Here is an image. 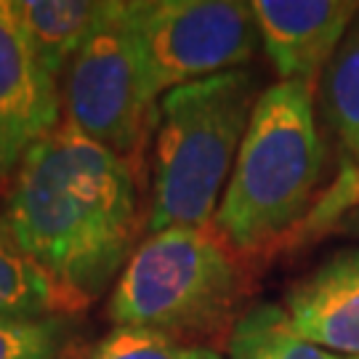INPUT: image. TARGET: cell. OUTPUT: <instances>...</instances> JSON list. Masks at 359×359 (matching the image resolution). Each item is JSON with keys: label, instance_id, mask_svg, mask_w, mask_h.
Segmentation results:
<instances>
[{"label": "cell", "instance_id": "obj_1", "mask_svg": "<svg viewBox=\"0 0 359 359\" xmlns=\"http://www.w3.org/2000/svg\"><path fill=\"white\" fill-rule=\"evenodd\" d=\"M144 173L62 120L25 154L0 221L27 256L80 304H93L142 245Z\"/></svg>", "mask_w": 359, "mask_h": 359}, {"label": "cell", "instance_id": "obj_2", "mask_svg": "<svg viewBox=\"0 0 359 359\" xmlns=\"http://www.w3.org/2000/svg\"><path fill=\"white\" fill-rule=\"evenodd\" d=\"M322 168L314 83H274L258 96L210 226L234 253L277 243L306 216Z\"/></svg>", "mask_w": 359, "mask_h": 359}, {"label": "cell", "instance_id": "obj_3", "mask_svg": "<svg viewBox=\"0 0 359 359\" xmlns=\"http://www.w3.org/2000/svg\"><path fill=\"white\" fill-rule=\"evenodd\" d=\"M261 93L256 72L240 67L160 99L147 229L213 224Z\"/></svg>", "mask_w": 359, "mask_h": 359}, {"label": "cell", "instance_id": "obj_4", "mask_svg": "<svg viewBox=\"0 0 359 359\" xmlns=\"http://www.w3.org/2000/svg\"><path fill=\"white\" fill-rule=\"evenodd\" d=\"M243 271L213 226L152 231L117 277L107 317L115 327H139L187 344L234 327Z\"/></svg>", "mask_w": 359, "mask_h": 359}, {"label": "cell", "instance_id": "obj_5", "mask_svg": "<svg viewBox=\"0 0 359 359\" xmlns=\"http://www.w3.org/2000/svg\"><path fill=\"white\" fill-rule=\"evenodd\" d=\"M67 123L128 160L136 170L157 130L160 99L144 72L128 0H104L62 83Z\"/></svg>", "mask_w": 359, "mask_h": 359}, {"label": "cell", "instance_id": "obj_6", "mask_svg": "<svg viewBox=\"0 0 359 359\" xmlns=\"http://www.w3.org/2000/svg\"><path fill=\"white\" fill-rule=\"evenodd\" d=\"M128 19L154 96L245 67L258 43L243 0H128Z\"/></svg>", "mask_w": 359, "mask_h": 359}, {"label": "cell", "instance_id": "obj_7", "mask_svg": "<svg viewBox=\"0 0 359 359\" xmlns=\"http://www.w3.org/2000/svg\"><path fill=\"white\" fill-rule=\"evenodd\" d=\"M62 83L43 67L13 0H0V197L25 154L62 123Z\"/></svg>", "mask_w": 359, "mask_h": 359}, {"label": "cell", "instance_id": "obj_8", "mask_svg": "<svg viewBox=\"0 0 359 359\" xmlns=\"http://www.w3.org/2000/svg\"><path fill=\"white\" fill-rule=\"evenodd\" d=\"M258 38L280 80L314 83L357 19V0H253Z\"/></svg>", "mask_w": 359, "mask_h": 359}, {"label": "cell", "instance_id": "obj_9", "mask_svg": "<svg viewBox=\"0 0 359 359\" xmlns=\"http://www.w3.org/2000/svg\"><path fill=\"white\" fill-rule=\"evenodd\" d=\"M283 309L311 346L359 359V245L330 253L290 285Z\"/></svg>", "mask_w": 359, "mask_h": 359}, {"label": "cell", "instance_id": "obj_10", "mask_svg": "<svg viewBox=\"0 0 359 359\" xmlns=\"http://www.w3.org/2000/svg\"><path fill=\"white\" fill-rule=\"evenodd\" d=\"M27 38L59 83L99 19L102 0H13Z\"/></svg>", "mask_w": 359, "mask_h": 359}, {"label": "cell", "instance_id": "obj_11", "mask_svg": "<svg viewBox=\"0 0 359 359\" xmlns=\"http://www.w3.org/2000/svg\"><path fill=\"white\" fill-rule=\"evenodd\" d=\"M83 309L86 304L67 293L48 271L27 256L0 221V314L40 320L72 317Z\"/></svg>", "mask_w": 359, "mask_h": 359}, {"label": "cell", "instance_id": "obj_12", "mask_svg": "<svg viewBox=\"0 0 359 359\" xmlns=\"http://www.w3.org/2000/svg\"><path fill=\"white\" fill-rule=\"evenodd\" d=\"M322 117L359 163V13L320 75Z\"/></svg>", "mask_w": 359, "mask_h": 359}, {"label": "cell", "instance_id": "obj_13", "mask_svg": "<svg viewBox=\"0 0 359 359\" xmlns=\"http://www.w3.org/2000/svg\"><path fill=\"white\" fill-rule=\"evenodd\" d=\"M226 351V359H344L304 341L277 304L248 309L231 327Z\"/></svg>", "mask_w": 359, "mask_h": 359}, {"label": "cell", "instance_id": "obj_14", "mask_svg": "<svg viewBox=\"0 0 359 359\" xmlns=\"http://www.w3.org/2000/svg\"><path fill=\"white\" fill-rule=\"evenodd\" d=\"M77 359H224V354L208 344H187L152 330L112 327Z\"/></svg>", "mask_w": 359, "mask_h": 359}, {"label": "cell", "instance_id": "obj_15", "mask_svg": "<svg viewBox=\"0 0 359 359\" xmlns=\"http://www.w3.org/2000/svg\"><path fill=\"white\" fill-rule=\"evenodd\" d=\"M69 317H6L0 314V359H62Z\"/></svg>", "mask_w": 359, "mask_h": 359}, {"label": "cell", "instance_id": "obj_16", "mask_svg": "<svg viewBox=\"0 0 359 359\" xmlns=\"http://www.w3.org/2000/svg\"><path fill=\"white\" fill-rule=\"evenodd\" d=\"M341 187H346V200L359 203V168L357 170H348V176L344 179Z\"/></svg>", "mask_w": 359, "mask_h": 359}]
</instances>
